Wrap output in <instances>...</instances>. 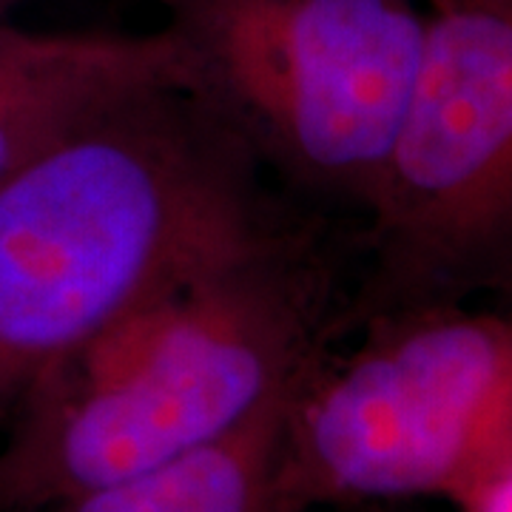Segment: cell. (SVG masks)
Returning a JSON list of instances; mask_svg holds the SVG:
<instances>
[{
	"label": "cell",
	"instance_id": "obj_1",
	"mask_svg": "<svg viewBox=\"0 0 512 512\" xmlns=\"http://www.w3.org/2000/svg\"><path fill=\"white\" fill-rule=\"evenodd\" d=\"M259 168L200 94L168 86L0 180V427L97 330L285 234Z\"/></svg>",
	"mask_w": 512,
	"mask_h": 512
},
{
	"label": "cell",
	"instance_id": "obj_2",
	"mask_svg": "<svg viewBox=\"0 0 512 512\" xmlns=\"http://www.w3.org/2000/svg\"><path fill=\"white\" fill-rule=\"evenodd\" d=\"M322 279L288 231L123 313L0 427V512H49L237 433L322 356Z\"/></svg>",
	"mask_w": 512,
	"mask_h": 512
},
{
	"label": "cell",
	"instance_id": "obj_3",
	"mask_svg": "<svg viewBox=\"0 0 512 512\" xmlns=\"http://www.w3.org/2000/svg\"><path fill=\"white\" fill-rule=\"evenodd\" d=\"M370 325L293 390L282 484L296 512L456 504L512 456V311L444 302Z\"/></svg>",
	"mask_w": 512,
	"mask_h": 512
},
{
	"label": "cell",
	"instance_id": "obj_4",
	"mask_svg": "<svg viewBox=\"0 0 512 512\" xmlns=\"http://www.w3.org/2000/svg\"><path fill=\"white\" fill-rule=\"evenodd\" d=\"M197 92L293 188L370 211L416 92L421 0H157Z\"/></svg>",
	"mask_w": 512,
	"mask_h": 512
},
{
	"label": "cell",
	"instance_id": "obj_5",
	"mask_svg": "<svg viewBox=\"0 0 512 512\" xmlns=\"http://www.w3.org/2000/svg\"><path fill=\"white\" fill-rule=\"evenodd\" d=\"M510 165L512 0H436L416 92L367 211L370 319L493 282Z\"/></svg>",
	"mask_w": 512,
	"mask_h": 512
},
{
	"label": "cell",
	"instance_id": "obj_6",
	"mask_svg": "<svg viewBox=\"0 0 512 512\" xmlns=\"http://www.w3.org/2000/svg\"><path fill=\"white\" fill-rule=\"evenodd\" d=\"M168 86L191 89V63L165 23L151 32L0 23V180L97 114Z\"/></svg>",
	"mask_w": 512,
	"mask_h": 512
},
{
	"label": "cell",
	"instance_id": "obj_7",
	"mask_svg": "<svg viewBox=\"0 0 512 512\" xmlns=\"http://www.w3.org/2000/svg\"><path fill=\"white\" fill-rule=\"evenodd\" d=\"M291 396L225 439L74 495L49 512H296L282 484Z\"/></svg>",
	"mask_w": 512,
	"mask_h": 512
},
{
	"label": "cell",
	"instance_id": "obj_8",
	"mask_svg": "<svg viewBox=\"0 0 512 512\" xmlns=\"http://www.w3.org/2000/svg\"><path fill=\"white\" fill-rule=\"evenodd\" d=\"M453 507L456 512H512V456Z\"/></svg>",
	"mask_w": 512,
	"mask_h": 512
},
{
	"label": "cell",
	"instance_id": "obj_9",
	"mask_svg": "<svg viewBox=\"0 0 512 512\" xmlns=\"http://www.w3.org/2000/svg\"><path fill=\"white\" fill-rule=\"evenodd\" d=\"M29 0H0V23L12 20V15L18 12L20 6H26Z\"/></svg>",
	"mask_w": 512,
	"mask_h": 512
},
{
	"label": "cell",
	"instance_id": "obj_10",
	"mask_svg": "<svg viewBox=\"0 0 512 512\" xmlns=\"http://www.w3.org/2000/svg\"><path fill=\"white\" fill-rule=\"evenodd\" d=\"M348 512H399V507H356Z\"/></svg>",
	"mask_w": 512,
	"mask_h": 512
},
{
	"label": "cell",
	"instance_id": "obj_11",
	"mask_svg": "<svg viewBox=\"0 0 512 512\" xmlns=\"http://www.w3.org/2000/svg\"><path fill=\"white\" fill-rule=\"evenodd\" d=\"M421 3H424V6H430V3H436V0H421Z\"/></svg>",
	"mask_w": 512,
	"mask_h": 512
}]
</instances>
